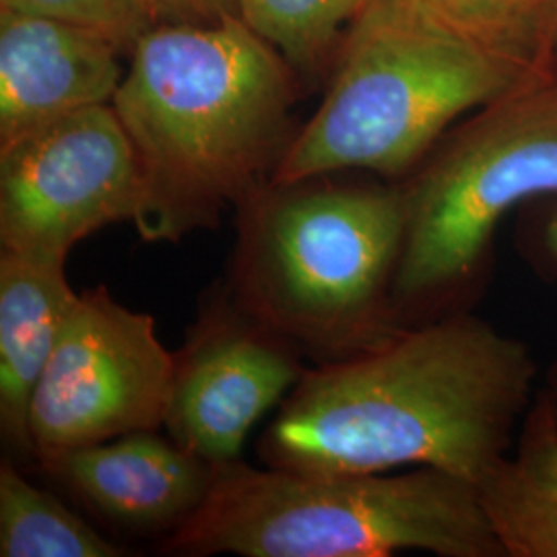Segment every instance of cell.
<instances>
[{
  "label": "cell",
  "instance_id": "obj_2",
  "mask_svg": "<svg viewBox=\"0 0 557 557\" xmlns=\"http://www.w3.org/2000/svg\"><path fill=\"white\" fill-rule=\"evenodd\" d=\"M128 57L112 106L145 178L140 239L218 227L271 182L296 139L298 73L239 15L153 25Z\"/></svg>",
  "mask_w": 557,
  "mask_h": 557
},
{
  "label": "cell",
  "instance_id": "obj_16",
  "mask_svg": "<svg viewBox=\"0 0 557 557\" xmlns=\"http://www.w3.org/2000/svg\"><path fill=\"white\" fill-rule=\"evenodd\" d=\"M442 20L496 50L539 62L533 44L552 32L554 0H425Z\"/></svg>",
  "mask_w": 557,
  "mask_h": 557
},
{
  "label": "cell",
  "instance_id": "obj_3",
  "mask_svg": "<svg viewBox=\"0 0 557 557\" xmlns=\"http://www.w3.org/2000/svg\"><path fill=\"white\" fill-rule=\"evenodd\" d=\"M403 239L400 182H267L236 207L225 285L304 358L331 363L405 329L393 298Z\"/></svg>",
  "mask_w": 557,
  "mask_h": 557
},
{
  "label": "cell",
  "instance_id": "obj_11",
  "mask_svg": "<svg viewBox=\"0 0 557 557\" xmlns=\"http://www.w3.org/2000/svg\"><path fill=\"white\" fill-rule=\"evenodd\" d=\"M41 469L120 529L170 537L202 508L218 467L160 430L41 458Z\"/></svg>",
  "mask_w": 557,
  "mask_h": 557
},
{
  "label": "cell",
  "instance_id": "obj_15",
  "mask_svg": "<svg viewBox=\"0 0 557 557\" xmlns=\"http://www.w3.org/2000/svg\"><path fill=\"white\" fill-rule=\"evenodd\" d=\"M368 0H236L238 15L292 64L317 77Z\"/></svg>",
  "mask_w": 557,
  "mask_h": 557
},
{
  "label": "cell",
  "instance_id": "obj_14",
  "mask_svg": "<svg viewBox=\"0 0 557 557\" xmlns=\"http://www.w3.org/2000/svg\"><path fill=\"white\" fill-rule=\"evenodd\" d=\"M126 547L103 537L54 494L27 481L15 460L0 465V556L122 557Z\"/></svg>",
  "mask_w": 557,
  "mask_h": 557
},
{
  "label": "cell",
  "instance_id": "obj_8",
  "mask_svg": "<svg viewBox=\"0 0 557 557\" xmlns=\"http://www.w3.org/2000/svg\"><path fill=\"white\" fill-rule=\"evenodd\" d=\"M174 374L151 314L106 287L81 292L32 403L36 462L143 430H161Z\"/></svg>",
  "mask_w": 557,
  "mask_h": 557
},
{
  "label": "cell",
  "instance_id": "obj_5",
  "mask_svg": "<svg viewBox=\"0 0 557 557\" xmlns=\"http://www.w3.org/2000/svg\"><path fill=\"white\" fill-rule=\"evenodd\" d=\"M172 556L506 557L478 490L434 467L405 473H294L234 460L202 508L161 539Z\"/></svg>",
  "mask_w": 557,
  "mask_h": 557
},
{
  "label": "cell",
  "instance_id": "obj_6",
  "mask_svg": "<svg viewBox=\"0 0 557 557\" xmlns=\"http://www.w3.org/2000/svg\"><path fill=\"white\" fill-rule=\"evenodd\" d=\"M405 239L395 278L400 326L473 310L494 269L499 223L557 197V79L492 101L400 180Z\"/></svg>",
  "mask_w": 557,
  "mask_h": 557
},
{
  "label": "cell",
  "instance_id": "obj_18",
  "mask_svg": "<svg viewBox=\"0 0 557 557\" xmlns=\"http://www.w3.org/2000/svg\"><path fill=\"white\" fill-rule=\"evenodd\" d=\"M539 202H541L539 220L533 221L527 232H518V238L522 239V250L535 267L557 275V197L539 200ZM547 386L552 388L557 400L556 366L552 368Z\"/></svg>",
  "mask_w": 557,
  "mask_h": 557
},
{
  "label": "cell",
  "instance_id": "obj_17",
  "mask_svg": "<svg viewBox=\"0 0 557 557\" xmlns=\"http://www.w3.org/2000/svg\"><path fill=\"white\" fill-rule=\"evenodd\" d=\"M0 7L44 13L94 27L116 41L126 54H131L140 36L153 27L135 0H0Z\"/></svg>",
  "mask_w": 557,
  "mask_h": 557
},
{
  "label": "cell",
  "instance_id": "obj_20",
  "mask_svg": "<svg viewBox=\"0 0 557 557\" xmlns=\"http://www.w3.org/2000/svg\"><path fill=\"white\" fill-rule=\"evenodd\" d=\"M552 34L557 36V0H554V11H552Z\"/></svg>",
  "mask_w": 557,
  "mask_h": 557
},
{
  "label": "cell",
  "instance_id": "obj_9",
  "mask_svg": "<svg viewBox=\"0 0 557 557\" xmlns=\"http://www.w3.org/2000/svg\"><path fill=\"white\" fill-rule=\"evenodd\" d=\"M304 356L252 317L225 285L200 299L174 351L163 430L184 450L221 467L242 457L252 428L296 388Z\"/></svg>",
  "mask_w": 557,
  "mask_h": 557
},
{
  "label": "cell",
  "instance_id": "obj_7",
  "mask_svg": "<svg viewBox=\"0 0 557 557\" xmlns=\"http://www.w3.org/2000/svg\"><path fill=\"white\" fill-rule=\"evenodd\" d=\"M145 178L112 103L0 147V250L66 262L81 239L139 220Z\"/></svg>",
  "mask_w": 557,
  "mask_h": 557
},
{
  "label": "cell",
  "instance_id": "obj_10",
  "mask_svg": "<svg viewBox=\"0 0 557 557\" xmlns=\"http://www.w3.org/2000/svg\"><path fill=\"white\" fill-rule=\"evenodd\" d=\"M126 52L94 27L0 7V147L112 103Z\"/></svg>",
  "mask_w": 557,
  "mask_h": 557
},
{
  "label": "cell",
  "instance_id": "obj_13",
  "mask_svg": "<svg viewBox=\"0 0 557 557\" xmlns=\"http://www.w3.org/2000/svg\"><path fill=\"white\" fill-rule=\"evenodd\" d=\"M506 557H557V400L539 388L512 448L475 485Z\"/></svg>",
  "mask_w": 557,
  "mask_h": 557
},
{
  "label": "cell",
  "instance_id": "obj_1",
  "mask_svg": "<svg viewBox=\"0 0 557 557\" xmlns=\"http://www.w3.org/2000/svg\"><path fill=\"white\" fill-rule=\"evenodd\" d=\"M529 345L473 310L411 324L358 356L308 368L259 442L294 473L434 467L478 485L537 395Z\"/></svg>",
  "mask_w": 557,
  "mask_h": 557
},
{
  "label": "cell",
  "instance_id": "obj_12",
  "mask_svg": "<svg viewBox=\"0 0 557 557\" xmlns=\"http://www.w3.org/2000/svg\"><path fill=\"white\" fill-rule=\"evenodd\" d=\"M77 296L64 262L0 250V434L17 460H36L32 403Z\"/></svg>",
  "mask_w": 557,
  "mask_h": 557
},
{
  "label": "cell",
  "instance_id": "obj_4",
  "mask_svg": "<svg viewBox=\"0 0 557 557\" xmlns=\"http://www.w3.org/2000/svg\"><path fill=\"white\" fill-rule=\"evenodd\" d=\"M337 50L319 110L271 182L345 172L405 180L457 120L547 75L462 34L425 0H368Z\"/></svg>",
  "mask_w": 557,
  "mask_h": 557
},
{
  "label": "cell",
  "instance_id": "obj_19",
  "mask_svg": "<svg viewBox=\"0 0 557 557\" xmlns=\"http://www.w3.org/2000/svg\"><path fill=\"white\" fill-rule=\"evenodd\" d=\"M153 25L215 23L238 15L236 0H135Z\"/></svg>",
  "mask_w": 557,
  "mask_h": 557
}]
</instances>
